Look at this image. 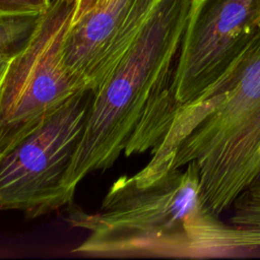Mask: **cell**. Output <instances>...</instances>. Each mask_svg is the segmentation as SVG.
I'll return each instance as SVG.
<instances>
[{"mask_svg":"<svg viewBox=\"0 0 260 260\" xmlns=\"http://www.w3.org/2000/svg\"><path fill=\"white\" fill-rule=\"evenodd\" d=\"M66 219L86 231V239L72 250L85 256L202 259L256 251L243 230L208 206L195 161L153 178L120 177L96 212L76 208Z\"/></svg>","mask_w":260,"mask_h":260,"instance_id":"1","label":"cell"},{"mask_svg":"<svg viewBox=\"0 0 260 260\" xmlns=\"http://www.w3.org/2000/svg\"><path fill=\"white\" fill-rule=\"evenodd\" d=\"M193 0H160L113 74L93 93L64 185L155 148L179 111L172 84Z\"/></svg>","mask_w":260,"mask_h":260,"instance_id":"2","label":"cell"},{"mask_svg":"<svg viewBox=\"0 0 260 260\" xmlns=\"http://www.w3.org/2000/svg\"><path fill=\"white\" fill-rule=\"evenodd\" d=\"M169 169L195 161L203 197L217 214L260 178V28L230 74L175 122Z\"/></svg>","mask_w":260,"mask_h":260,"instance_id":"3","label":"cell"},{"mask_svg":"<svg viewBox=\"0 0 260 260\" xmlns=\"http://www.w3.org/2000/svg\"><path fill=\"white\" fill-rule=\"evenodd\" d=\"M74 4L53 0L0 86V161L69 99L85 89L63 60Z\"/></svg>","mask_w":260,"mask_h":260,"instance_id":"4","label":"cell"},{"mask_svg":"<svg viewBox=\"0 0 260 260\" xmlns=\"http://www.w3.org/2000/svg\"><path fill=\"white\" fill-rule=\"evenodd\" d=\"M93 99L81 89L0 161V210L34 218L71 203L64 179Z\"/></svg>","mask_w":260,"mask_h":260,"instance_id":"5","label":"cell"},{"mask_svg":"<svg viewBox=\"0 0 260 260\" xmlns=\"http://www.w3.org/2000/svg\"><path fill=\"white\" fill-rule=\"evenodd\" d=\"M260 28V0H193L172 90L179 109L225 78Z\"/></svg>","mask_w":260,"mask_h":260,"instance_id":"6","label":"cell"},{"mask_svg":"<svg viewBox=\"0 0 260 260\" xmlns=\"http://www.w3.org/2000/svg\"><path fill=\"white\" fill-rule=\"evenodd\" d=\"M160 0H101L70 24L63 44L64 64L85 88L96 93L130 50Z\"/></svg>","mask_w":260,"mask_h":260,"instance_id":"7","label":"cell"},{"mask_svg":"<svg viewBox=\"0 0 260 260\" xmlns=\"http://www.w3.org/2000/svg\"><path fill=\"white\" fill-rule=\"evenodd\" d=\"M229 222L241 230L251 244L260 249V184L255 182L230 207Z\"/></svg>","mask_w":260,"mask_h":260,"instance_id":"8","label":"cell"},{"mask_svg":"<svg viewBox=\"0 0 260 260\" xmlns=\"http://www.w3.org/2000/svg\"><path fill=\"white\" fill-rule=\"evenodd\" d=\"M41 16L0 12V58H13L24 48Z\"/></svg>","mask_w":260,"mask_h":260,"instance_id":"9","label":"cell"},{"mask_svg":"<svg viewBox=\"0 0 260 260\" xmlns=\"http://www.w3.org/2000/svg\"><path fill=\"white\" fill-rule=\"evenodd\" d=\"M53 0H0V12L6 14L42 15Z\"/></svg>","mask_w":260,"mask_h":260,"instance_id":"10","label":"cell"},{"mask_svg":"<svg viewBox=\"0 0 260 260\" xmlns=\"http://www.w3.org/2000/svg\"><path fill=\"white\" fill-rule=\"evenodd\" d=\"M100 2L101 0H78V2L75 5L71 24L78 21L82 16H84L92 8H94Z\"/></svg>","mask_w":260,"mask_h":260,"instance_id":"11","label":"cell"},{"mask_svg":"<svg viewBox=\"0 0 260 260\" xmlns=\"http://www.w3.org/2000/svg\"><path fill=\"white\" fill-rule=\"evenodd\" d=\"M11 60L12 58H0V86L3 82V79L5 77V74L7 72V69L9 67Z\"/></svg>","mask_w":260,"mask_h":260,"instance_id":"12","label":"cell"},{"mask_svg":"<svg viewBox=\"0 0 260 260\" xmlns=\"http://www.w3.org/2000/svg\"><path fill=\"white\" fill-rule=\"evenodd\" d=\"M58 1H61V2H66V3H69V4H74V5H76V3L78 2V0H58Z\"/></svg>","mask_w":260,"mask_h":260,"instance_id":"13","label":"cell"},{"mask_svg":"<svg viewBox=\"0 0 260 260\" xmlns=\"http://www.w3.org/2000/svg\"><path fill=\"white\" fill-rule=\"evenodd\" d=\"M256 182H257V183H258V184H260V178H259V179H258V180H257V181H256Z\"/></svg>","mask_w":260,"mask_h":260,"instance_id":"14","label":"cell"}]
</instances>
